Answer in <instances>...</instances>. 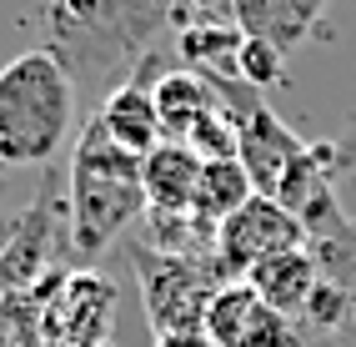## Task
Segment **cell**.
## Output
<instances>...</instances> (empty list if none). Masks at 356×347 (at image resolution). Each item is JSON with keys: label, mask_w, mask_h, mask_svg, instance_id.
I'll use <instances>...</instances> for the list:
<instances>
[{"label": "cell", "mask_w": 356, "mask_h": 347, "mask_svg": "<svg viewBox=\"0 0 356 347\" xmlns=\"http://www.w3.org/2000/svg\"><path fill=\"white\" fill-rule=\"evenodd\" d=\"M140 212H146L140 156L121 151L96 116H86L76 161H70V242L76 252L81 257L106 252Z\"/></svg>", "instance_id": "obj_3"}, {"label": "cell", "mask_w": 356, "mask_h": 347, "mask_svg": "<svg viewBox=\"0 0 356 347\" xmlns=\"http://www.w3.org/2000/svg\"><path fill=\"white\" fill-rule=\"evenodd\" d=\"M231 6H236V26L246 36H261V40L281 45V51H291V45L312 36L326 0H231Z\"/></svg>", "instance_id": "obj_11"}, {"label": "cell", "mask_w": 356, "mask_h": 347, "mask_svg": "<svg viewBox=\"0 0 356 347\" xmlns=\"http://www.w3.org/2000/svg\"><path fill=\"white\" fill-rule=\"evenodd\" d=\"M76 126V76L56 51H20L0 65V167H40Z\"/></svg>", "instance_id": "obj_2"}, {"label": "cell", "mask_w": 356, "mask_h": 347, "mask_svg": "<svg viewBox=\"0 0 356 347\" xmlns=\"http://www.w3.org/2000/svg\"><path fill=\"white\" fill-rule=\"evenodd\" d=\"M236 131H241L236 136V161L246 167L256 196H276L281 181L291 176V167L306 156V146H312V141H301L266 101H256L241 121H236Z\"/></svg>", "instance_id": "obj_7"}, {"label": "cell", "mask_w": 356, "mask_h": 347, "mask_svg": "<svg viewBox=\"0 0 356 347\" xmlns=\"http://www.w3.org/2000/svg\"><path fill=\"white\" fill-rule=\"evenodd\" d=\"M51 45L76 81L106 86L115 71L146 61L151 40L176 26V0H51Z\"/></svg>", "instance_id": "obj_1"}, {"label": "cell", "mask_w": 356, "mask_h": 347, "mask_svg": "<svg viewBox=\"0 0 356 347\" xmlns=\"http://www.w3.org/2000/svg\"><path fill=\"white\" fill-rule=\"evenodd\" d=\"M201 167L206 161L186 146V141H161L151 156H140V187H146V212L165 217H186L201 187Z\"/></svg>", "instance_id": "obj_8"}, {"label": "cell", "mask_w": 356, "mask_h": 347, "mask_svg": "<svg viewBox=\"0 0 356 347\" xmlns=\"http://www.w3.org/2000/svg\"><path fill=\"white\" fill-rule=\"evenodd\" d=\"M316 282H321V262H316L312 247L276 252V257H266V262L246 277V287L271 312H281V317H301L306 302H312V292H316Z\"/></svg>", "instance_id": "obj_9"}, {"label": "cell", "mask_w": 356, "mask_h": 347, "mask_svg": "<svg viewBox=\"0 0 356 347\" xmlns=\"http://www.w3.org/2000/svg\"><path fill=\"white\" fill-rule=\"evenodd\" d=\"M90 116H96L101 131H106L121 151H131V156H151V151L165 141V136H161L156 101H151V86H136V81L111 86L106 101L90 111Z\"/></svg>", "instance_id": "obj_10"}, {"label": "cell", "mask_w": 356, "mask_h": 347, "mask_svg": "<svg viewBox=\"0 0 356 347\" xmlns=\"http://www.w3.org/2000/svg\"><path fill=\"white\" fill-rule=\"evenodd\" d=\"M331 146H337V171H346V167H356V121L337 136V141H331Z\"/></svg>", "instance_id": "obj_18"}, {"label": "cell", "mask_w": 356, "mask_h": 347, "mask_svg": "<svg viewBox=\"0 0 356 347\" xmlns=\"http://www.w3.org/2000/svg\"><path fill=\"white\" fill-rule=\"evenodd\" d=\"M351 317H356V292H351V282H346V277H326V272H321V282H316V292H312V302H306L301 322H306V327H321V332H337V327H346Z\"/></svg>", "instance_id": "obj_16"}, {"label": "cell", "mask_w": 356, "mask_h": 347, "mask_svg": "<svg viewBox=\"0 0 356 347\" xmlns=\"http://www.w3.org/2000/svg\"><path fill=\"white\" fill-rule=\"evenodd\" d=\"M156 347H216V342H211L206 332H161Z\"/></svg>", "instance_id": "obj_19"}, {"label": "cell", "mask_w": 356, "mask_h": 347, "mask_svg": "<svg viewBox=\"0 0 356 347\" xmlns=\"http://www.w3.org/2000/svg\"><path fill=\"white\" fill-rule=\"evenodd\" d=\"M281 76H286V51L261 36H246L241 56H236V81L246 91H266V86H281Z\"/></svg>", "instance_id": "obj_17"}, {"label": "cell", "mask_w": 356, "mask_h": 347, "mask_svg": "<svg viewBox=\"0 0 356 347\" xmlns=\"http://www.w3.org/2000/svg\"><path fill=\"white\" fill-rule=\"evenodd\" d=\"M331 171H337V146H331V141H312V146H306V156L291 167V176L281 181V192L271 196V201H281V206L301 222L306 242H316V247H326V242H337V237H346V231H351L346 212L337 206Z\"/></svg>", "instance_id": "obj_6"}, {"label": "cell", "mask_w": 356, "mask_h": 347, "mask_svg": "<svg viewBox=\"0 0 356 347\" xmlns=\"http://www.w3.org/2000/svg\"><path fill=\"white\" fill-rule=\"evenodd\" d=\"M251 196H256V187H251V176H246V167H241L236 156L206 161V167H201V187H196V201H191V222L206 231L211 242H216V226H221L226 217H236Z\"/></svg>", "instance_id": "obj_13"}, {"label": "cell", "mask_w": 356, "mask_h": 347, "mask_svg": "<svg viewBox=\"0 0 356 347\" xmlns=\"http://www.w3.org/2000/svg\"><path fill=\"white\" fill-rule=\"evenodd\" d=\"M246 31L236 26H186L181 31V61L206 81H236V56H241Z\"/></svg>", "instance_id": "obj_14"}, {"label": "cell", "mask_w": 356, "mask_h": 347, "mask_svg": "<svg viewBox=\"0 0 356 347\" xmlns=\"http://www.w3.org/2000/svg\"><path fill=\"white\" fill-rule=\"evenodd\" d=\"M291 247H306L301 222L281 201L251 196L236 217H226L216 226V247H211V257H216V267H221L226 282H246V277L266 262V257L291 252Z\"/></svg>", "instance_id": "obj_5"}, {"label": "cell", "mask_w": 356, "mask_h": 347, "mask_svg": "<svg viewBox=\"0 0 356 347\" xmlns=\"http://www.w3.org/2000/svg\"><path fill=\"white\" fill-rule=\"evenodd\" d=\"M136 277H140V292H146V317L156 337L161 332H201L211 297L226 287V277L216 267V257L191 262V257H171V252H151L136 247Z\"/></svg>", "instance_id": "obj_4"}, {"label": "cell", "mask_w": 356, "mask_h": 347, "mask_svg": "<svg viewBox=\"0 0 356 347\" xmlns=\"http://www.w3.org/2000/svg\"><path fill=\"white\" fill-rule=\"evenodd\" d=\"M261 312H266V302H261L246 282H226L216 297H211L201 332L216 347H246L251 332H256V322H261Z\"/></svg>", "instance_id": "obj_15"}, {"label": "cell", "mask_w": 356, "mask_h": 347, "mask_svg": "<svg viewBox=\"0 0 356 347\" xmlns=\"http://www.w3.org/2000/svg\"><path fill=\"white\" fill-rule=\"evenodd\" d=\"M151 101H156V116H161V136H165V141H186L201 116L221 106L216 86H211L206 76H196V71H165V76L156 81V91H151Z\"/></svg>", "instance_id": "obj_12"}]
</instances>
